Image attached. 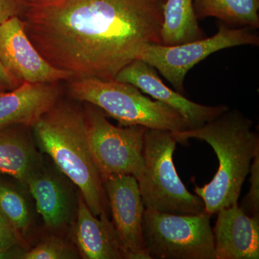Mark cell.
I'll return each instance as SVG.
<instances>
[{"instance_id":"cell-1","label":"cell","mask_w":259,"mask_h":259,"mask_svg":"<svg viewBox=\"0 0 259 259\" xmlns=\"http://www.w3.org/2000/svg\"><path fill=\"white\" fill-rule=\"evenodd\" d=\"M166 0H56L27 4L25 32L74 79H115L149 44H161Z\"/></svg>"},{"instance_id":"cell-2","label":"cell","mask_w":259,"mask_h":259,"mask_svg":"<svg viewBox=\"0 0 259 259\" xmlns=\"http://www.w3.org/2000/svg\"><path fill=\"white\" fill-rule=\"evenodd\" d=\"M253 125V121L239 110L229 108L197 128L173 132L177 142L202 140L217 155L219 167L212 181L194 188L209 215L238 204L242 186L259 151V136Z\"/></svg>"},{"instance_id":"cell-3","label":"cell","mask_w":259,"mask_h":259,"mask_svg":"<svg viewBox=\"0 0 259 259\" xmlns=\"http://www.w3.org/2000/svg\"><path fill=\"white\" fill-rule=\"evenodd\" d=\"M31 129L37 147L79 189L92 212L107 214L108 200L90 152L83 108L60 99Z\"/></svg>"},{"instance_id":"cell-4","label":"cell","mask_w":259,"mask_h":259,"mask_svg":"<svg viewBox=\"0 0 259 259\" xmlns=\"http://www.w3.org/2000/svg\"><path fill=\"white\" fill-rule=\"evenodd\" d=\"M69 81L68 90L74 100L95 105L122 126L139 125L171 132L190 130L178 112L151 100L131 83L91 78Z\"/></svg>"},{"instance_id":"cell-5","label":"cell","mask_w":259,"mask_h":259,"mask_svg":"<svg viewBox=\"0 0 259 259\" xmlns=\"http://www.w3.org/2000/svg\"><path fill=\"white\" fill-rule=\"evenodd\" d=\"M173 132L148 129L144 136V165L136 180L145 208L177 214L205 212L202 199L190 193L174 164L177 144Z\"/></svg>"},{"instance_id":"cell-6","label":"cell","mask_w":259,"mask_h":259,"mask_svg":"<svg viewBox=\"0 0 259 259\" xmlns=\"http://www.w3.org/2000/svg\"><path fill=\"white\" fill-rule=\"evenodd\" d=\"M211 215L177 214L146 209L145 249L149 259H215Z\"/></svg>"},{"instance_id":"cell-7","label":"cell","mask_w":259,"mask_h":259,"mask_svg":"<svg viewBox=\"0 0 259 259\" xmlns=\"http://www.w3.org/2000/svg\"><path fill=\"white\" fill-rule=\"evenodd\" d=\"M85 104L89 146L102 178L112 175L137 178L144 165V136L148 128L139 125L117 127L100 108Z\"/></svg>"},{"instance_id":"cell-8","label":"cell","mask_w":259,"mask_h":259,"mask_svg":"<svg viewBox=\"0 0 259 259\" xmlns=\"http://www.w3.org/2000/svg\"><path fill=\"white\" fill-rule=\"evenodd\" d=\"M258 46L259 36L250 27L232 28L221 23L217 33L194 41L175 46L149 44L137 59L155 68L177 92L183 94L186 75L207 56L223 49L241 46Z\"/></svg>"},{"instance_id":"cell-9","label":"cell","mask_w":259,"mask_h":259,"mask_svg":"<svg viewBox=\"0 0 259 259\" xmlns=\"http://www.w3.org/2000/svg\"><path fill=\"white\" fill-rule=\"evenodd\" d=\"M102 181L123 258L149 259L143 236L146 208L137 180L132 175H112Z\"/></svg>"},{"instance_id":"cell-10","label":"cell","mask_w":259,"mask_h":259,"mask_svg":"<svg viewBox=\"0 0 259 259\" xmlns=\"http://www.w3.org/2000/svg\"><path fill=\"white\" fill-rule=\"evenodd\" d=\"M0 61L21 82L59 83L73 79L72 74L56 69L42 57L27 35L20 17L0 23Z\"/></svg>"},{"instance_id":"cell-11","label":"cell","mask_w":259,"mask_h":259,"mask_svg":"<svg viewBox=\"0 0 259 259\" xmlns=\"http://www.w3.org/2000/svg\"><path fill=\"white\" fill-rule=\"evenodd\" d=\"M115 80L131 83L143 93L163 102L178 112L190 129L197 128L229 109L226 105L207 106L191 101L167 87L157 70L141 59H135L119 71Z\"/></svg>"},{"instance_id":"cell-12","label":"cell","mask_w":259,"mask_h":259,"mask_svg":"<svg viewBox=\"0 0 259 259\" xmlns=\"http://www.w3.org/2000/svg\"><path fill=\"white\" fill-rule=\"evenodd\" d=\"M217 214L212 229L215 259L259 258V214L248 215L238 204Z\"/></svg>"},{"instance_id":"cell-13","label":"cell","mask_w":259,"mask_h":259,"mask_svg":"<svg viewBox=\"0 0 259 259\" xmlns=\"http://www.w3.org/2000/svg\"><path fill=\"white\" fill-rule=\"evenodd\" d=\"M59 83H22L0 93V128L13 125L31 127L61 99Z\"/></svg>"},{"instance_id":"cell-14","label":"cell","mask_w":259,"mask_h":259,"mask_svg":"<svg viewBox=\"0 0 259 259\" xmlns=\"http://www.w3.org/2000/svg\"><path fill=\"white\" fill-rule=\"evenodd\" d=\"M99 218L92 212L82 197L79 198L75 238L83 258H123L112 223L107 214Z\"/></svg>"},{"instance_id":"cell-15","label":"cell","mask_w":259,"mask_h":259,"mask_svg":"<svg viewBox=\"0 0 259 259\" xmlns=\"http://www.w3.org/2000/svg\"><path fill=\"white\" fill-rule=\"evenodd\" d=\"M28 128L25 125L0 128V174L9 175L25 186L41 168V160Z\"/></svg>"},{"instance_id":"cell-16","label":"cell","mask_w":259,"mask_h":259,"mask_svg":"<svg viewBox=\"0 0 259 259\" xmlns=\"http://www.w3.org/2000/svg\"><path fill=\"white\" fill-rule=\"evenodd\" d=\"M26 186L47 227L59 229L67 225L71 216V203L69 194L57 177L40 168L29 179Z\"/></svg>"},{"instance_id":"cell-17","label":"cell","mask_w":259,"mask_h":259,"mask_svg":"<svg viewBox=\"0 0 259 259\" xmlns=\"http://www.w3.org/2000/svg\"><path fill=\"white\" fill-rule=\"evenodd\" d=\"M205 37L194 10V0H166L161 44L175 46Z\"/></svg>"},{"instance_id":"cell-18","label":"cell","mask_w":259,"mask_h":259,"mask_svg":"<svg viewBox=\"0 0 259 259\" xmlns=\"http://www.w3.org/2000/svg\"><path fill=\"white\" fill-rule=\"evenodd\" d=\"M199 20L217 18L232 28H259V0H194Z\"/></svg>"},{"instance_id":"cell-19","label":"cell","mask_w":259,"mask_h":259,"mask_svg":"<svg viewBox=\"0 0 259 259\" xmlns=\"http://www.w3.org/2000/svg\"><path fill=\"white\" fill-rule=\"evenodd\" d=\"M0 211L20 233L30 225V213L22 194L14 187L0 180Z\"/></svg>"},{"instance_id":"cell-20","label":"cell","mask_w":259,"mask_h":259,"mask_svg":"<svg viewBox=\"0 0 259 259\" xmlns=\"http://www.w3.org/2000/svg\"><path fill=\"white\" fill-rule=\"evenodd\" d=\"M76 254L69 245L56 238H49L20 255L22 259H70Z\"/></svg>"},{"instance_id":"cell-21","label":"cell","mask_w":259,"mask_h":259,"mask_svg":"<svg viewBox=\"0 0 259 259\" xmlns=\"http://www.w3.org/2000/svg\"><path fill=\"white\" fill-rule=\"evenodd\" d=\"M249 174L250 188L240 207L249 216L259 214V151L253 157Z\"/></svg>"},{"instance_id":"cell-22","label":"cell","mask_w":259,"mask_h":259,"mask_svg":"<svg viewBox=\"0 0 259 259\" xmlns=\"http://www.w3.org/2000/svg\"><path fill=\"white\" fill-rule=\"evenodd\" d=\"M20 242V233L0 211V251L12 250Z\"/></svg>"},{"instance_id":"cell-23","label":"cell","mask_w":259,"mask_h":259,"mask_svg":"<svg viewBox=\"0 0 259 259\" xmlns=\"http://www.w3.org/2000/svg\"><path fill=\"white\" fill-rule=\"evenodd\" d=\"M26 8L23 0H0V23L13 17L22 18Z\"/></svg>"},{"instance_id":"cell-24","label":"cell","mask_w":259,"mask_h":259,"mask_svg":"<svg viewBox=\"0 0 259 259\" xmlns=\"http://www.w3.org/2000/svg\"><path fill=\"white\" fill-rule=\"evenodd\" d=\"M22 83L23 82L13 76L0 61V93L14 90Z\"/></svg>"},{"instance_id":"cell-25","label":"cell","mask_w":259,"mask_h":259,"mask_svg":"<svg viewBox=\"0 0 259 259\" xmlns=\"http://www.w3.org/2000/svg\"><path fill=\"white\" fill-rule=\"evenodd\" d=\"M12 250L8 251H0V259H8L14 258V253H12Z\"/></svg>"},{"instance_id":"cell-26","label":"cell","mask_w":259,"mask_h":259,"mask_svg":"<svg viewBox=\"0 0 259 259\" xmlns=\"http://www.w3.org/2000/svg\"><path fill=\"white\" fill-rule=\"evenodd\" d=\"M26 4H39V3H49L56 0H23Z\"/></svg>"}]
</instances>
